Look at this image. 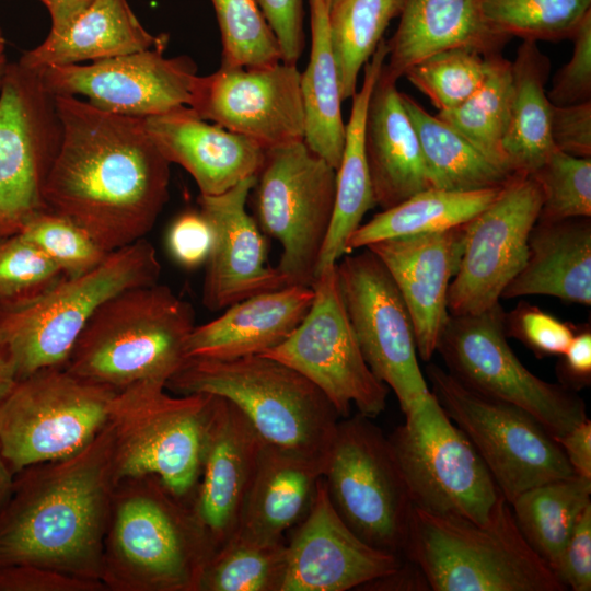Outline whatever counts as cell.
I'll return each mask as SVG.
<instances>
[{
  "label": "cell",
  "instance_id": "obj_36",
  "mask_svg": "<svg viewBox=\"0 0 591 591\" xmlns=\"http://www.w3.org/2000/svg\"><path fill=\"white\" fill-rule=\"evenodd\" d=\"M501 187L474 192L432 188L418 192L360 224L347 240V254L379 241L440 232L464 224L490 205Z\"/></svg>",
  "mask_w": 591,
  "mask_h": 591
},
{
  "label": "cell",
  "instance_id": "obj_48",
  "mask_svg": "<svg viewBox=\"0 0 591 591\" xmlns=\"http://www.w3.org/2000/svg\"><path fill=\"white\" fill-rule=\"evenodd\" d=\"M571 40V58L555 73L547 91L549 102L556 106L591 101V13L583 19Z\"/></svg>",
  "mask_w": 591,
  "mask_h": 591
},
{
  "label": "cell",
  "instance_id": "obj_1",
  "mask_svg": "<svg viewBox=\"0 0 591 591\" xmlns=\"http://www.w3.org/2000/svg\"><path fill=\"white\" fill-rule=\"evenodd\" d=\"M61 138L47 175V208L83 228L106 252L143 239L169 199L170 162L144 119L54 95Z\"/></svg>",
  "mask_w": 591,
  "mask_h": 591
},
{
  "label": "cell",
  "instance_id": "obj_60",
  "mask_svg": "<svg viewBox=\"0 0 591 591\" xmlns=\"http://www.w3.org/2000/svg\"><path fill=\"white\" fill-rule=\"evenodd\" d=\"M5 48H7L5 38H4L3 33H2V31L0 28V89H1V85H2V80H3L4 73H5L7 67H8Z\"/></svg>",
  "mask_w": 591,
  "mask_h": 591
},
{
  "label": "cell",
  "instance_id": "obj_22",
  "mask_svg": "<svg viewBox=\"0 0 591 591\" xmlns=\"http://www.w3.org/2000/svg\"><path fill=\"white\" fill-rule=\"evenodd\" d=\"M282 591H346L396 570L404 558L361 541L333 508L323 477L287 543Z\"/></svg>",
  "mask_w": 591,
  "mask_h": 591
},
{
  "label": "cell",
  "instance_id": "obj_56",
  "mask_svg": "<svg viewBox=\"0 0 591 591\" xmlns=\"http://www.w3.org/2000/svg\"><path fill=\"white\" fill-rule=\"evenodd\" d=\"M359 590L372 591H429L430 584L418 565L405 559L394 571L371 580Z\"/></svg>",
  "mask_w": 591,
  "mask_h": 591
},
{
  "label": "cell",
  "instance_id": "obj_62",
  "mask_svg": "<svg viewBox=\"0 0 591 591\" xmlns=\"http://www.w3.org/2000/svg\"><path fill=\"white\" fill-rule=\"evenodd\" d=\"M38 1H40V2H42V0H38Z\"/></svg>",
  "mask_w": 591,
  "mask_h": 591
},
{
  "label": "cell",
  "instance_id": "obj_58",
  "mask_svg": "<svg viewBox=\"0 0 591 591\" xmlns=\"http://www.w3.org/2000/svg\"><path fill=\"white\" fill-rule=\"evenodd\" d=\"M16 382L14 369L9 359L0 351V404Z\"/></svg>",
  "mask_w": 591,
  "mask_h": 591
},
{
  "label": "cell",
  "instance_id": "obj_32",
  "mask_svg": "<svg viewBox=\"0 0 591 591\" xmlns=\"http://www.w3.org/2000/svg\"><path fill=\"white\" fill-rule=\"evenodd\" d=\"M387 53L386 40L383 39L364 65L361 86L351 97L344 148L336 169L334 213L317 273L347 254V240L361 224L364 215L375 206L366 154L364 125L369 100Z\"/></svg>",
  "mask_w": 591,
  "mask_h": 591
},
{
  "label": "cell",
  "instance_id": "obj_47",
  "mask_svg": "<svg viewBox=\"0 0 591 591\" xmlns=\"http://www.w3.org/2000/svg\"><path fill=\"white\" fill-rule=\"evenodd\" d=\"M577 326L529 302L521 301L505 312V333L521 341L537 357L560 356L570 344Z\"/></svg>",
  "mask_w": 591,
  "mask_h": 591
},
{
  "label": "cell",
  "instance_id": "obj_5",
  "mask_svg": "<svg viewBox=\"0 0 591 591\" xmlns=\"http://www.w3.org/2000/svg\"><path fill=\"white\" fill-rule=\"evenodd\" d=\"M194 327L192 304L169 286L130 288L95 311L66 368L116 392L144 380L166 383L186 360Z\"/></svg>",
  "mask_w": 591,
  "mask_h": 591
},
{
  "label": "cell",
  "instance_id": "obj_35",
  "mask_svg": "<svg viewBox=\"0 0 591 591\" xmlns=\"http://www.w3.org/2000/svg\"><path fill=\"white\" fill-rule=\"evenodd\" d=\"M401 96L419 139L427 188L449 192L498 188L512 176L415 99L403 92Z\"/></svg>",
  "mask_w": 591,
  "mask_h": 591
},
{
  "label": "cell",
  "instance_id": "obj_17",
  "mask_svg": "<svg viewBox=\"0 0 591 591\" xmlns=\"http://www.w3.org/2000/svg\"><path fill=\"white\" fill-rule=\"evenodd\" d=\"M337 276L363 358L406 415L430 394L406 304L385 266L367 247L344 255Z\"/></svg>",
  "mask_w": 591,
  "mask_h": 591
},
{
  "label": "cell",
  "instance_id": "obj_45",
  "mask_svg": "<svg viewBox=\"0 0 591 591\" xmlns=\"http://www.w3.org/2000/svg\"><path fill=\"white\" fill-rule=\"evenodd\" d=\"M20 233L55 263L66 277L94 269L111 253L74 221L49 209L31 218Z\"/></svg>",
  "mask_w": 591,
  "mask_h": 591
},
{
  "label": "cell",
  "instance_id": "obj_9",
  "mask_svg": "<svg viewBox=\"0 0 591 591\" xmlns=\"http://www.w3.org/2000/svg\"><path fill=\"white\" fill-rule=\"evenodd\" d=\"M116 393L66 367L16 380L0 404V451L11 472L82 451L109 422Z\"/></svg>",
  "mask_w": 591,
  "mask_h": 591
},
{
  "label": "cell",
  "instance_id": "obj_16",
  "mask_svg": "<svg viewBox=\"0 0 591 591\" xmlns=\"http://www.w3.org/2000/svg\"><path fill=\"white\" fill-rule=\"evenodd\" d=\"M61 126L38 71L8 63L0 89V236L47 210L44 188Z\"/></svg>",
  "mask_w": 591,
  "mask_h": 591
},
{
  "label": "cell",
  "instance_id": "obj_37",
  "mask_svg": "<svg viewBox=\"0 0 591 591\" xmlns=\"http://www.w3.org/2000/svg\"><path fill=\"white\" fill-rule=\"evenodd\" d=\"M590 496L591 479L573 474L534 486L510 502L522 536L548 567L591 506Z\"/></svg>",
  "mask_w": 591,
  "mask_h": 591
},
{
  "label": "cell",
  "instance_id": "obj_61",
  "mask_svg": "<svg viewBox=\"0 0 591 591\" xmlns=\"http://www.w3.org/2000/svg\"><path fill=\"white\" fill-rule=\"evenodd\" d=\"M340 1H343V0H325V2H326L327 5H328V9H331L332 7L336 5V4L339 3Z\"/></svg>",
  "mask_w": 591,
  "mask_h": 591
},
{
  "label": "cell",
  "instance_id": "obj_27",
  "mask_svg": "<svg viewBox=\"0 0 591 591\" xmlns=\"http://www.w3.org/2000/svg\"><path fill=\"white\" fill-rule=\"evenodd\" d=\"M509 39L486 20L482 0H405L397 28L386 40L383 70L397 81L438 51L466 47L489 56L499 54Z\"/></svg>",
  "mask_w": 591,
  "mask_h": 591
},
{
  "label": "cell",
  "instance_id": "obj_30",
  "mask_svg": "<svg viewBox=\"0 0 591 591\" xmlns=\"http://www.w3.org/2000/svg\"><path fill=\"white\" fill-rule=\"evenodd\" d=\"M167 43V36L149 33L127 0H94L59 32L25 51L23 66L40 71L86 60H102Z\"/></svg>",
  "mask_w": 591,
  "mask_h": 591
},
{
  "label": "cell",
  "instance_id": "obj_12",
  "mask_svg": "<svg viewBox=\"0 0 591 591\" xmlns=\"http://www.w3.org/2000/svg\"><path fill=\"white\" fill-rule=\"evenodd\" d=\"M250 193L254 218L282 247L288 285L312 287L333 219L336 170L304 141L265 150Z\"/></svg>",
  "mask_w": 591,
  "mask_h": 591
},
{
  "label": "cell",
  "instance_id": "obj_28",
  "mask_svg": "<svg viewBox=\"0 0 591 591\" xmlns=\"http://www.w3.org/2000/svg\"><path fill=\"white\" fill-rule=\"evenodd\" d=\"M396 82L382 67L369 100L364 125L373 198L382 210L427 189L419 139Z\"/></svg>",
  "mask_w": 591,
  "mask_h": 591
},
{
  "label": "cell",
  "instance_id": "obj_23",
  "mask_svg": "<svg viewBox=\"0 0 591 591\" xmlns=\"http://www.w3.org/2000/svg\"><path fill=\"white\" fill-rule=\"evenodd\" d=\"M263 445L242 412L215 395L200 476L190 502L212 554L239 530Z\"/></svg>",
  "mask_w": 591,
  "mask_h": 591
},
{
  "label": "cell",
  "instance_id": "obj_7",
  "mask_svg": "<svg viewBox=\"0 0 591 591\" xmlns=\"http://www.w3.org/2000/svg\"><path fill=\"white\" fill-rule=\"evenodd\" d=\"M160 275L157 251L143 237L111 252L85 274L65 276L32 299L0 303V351L16 380L40 369L66 367L83 328L106 300L155 283Z\"/></svg>",
  "mask_w": 591,
  "mask_h": 591
},
{
  "label": "cell",
  "instance_id": "obj_39",
  "mask_svg": "<svg viewBox=\"0 0 591 591\" xmlns=\"http://www.w3.org/2000/svg\"><path fill=\"white\" fill-rule=\"evenodd\" d=\"M405 0H343L328 9L331 44L343 101L357 92L361 69L371 59Z\"/></svg>",
  "mask_w": 591,
  "mask_h": 591
},
{
  "label": "cell",
  "instance_id": "obj_59",
  "mask_svg": "<svg viewBox=\"0 0 591 591\" xmlns=\"http://www.w3.org/2000/svg\"><path fill=\"white\" fill-rule=\"evenodd\" d=\"M13 478L14 474L9 468L0 451V511L10 497Z\"/></svg>",
  "mask_w": 591,
  "mask_h": 591
},
{
  "label": "cell",
  "instance_id": "obj_15",
  "mask_svg": "<svg viewBox=\"0 0 591 591\" xmlns=\"http://www.w3.org/2000/svg\"><path fill=\"white\" fill-rule=\"evenodd\" d=\"M312 304L280 345L260 354L281 361L314 383L340 418H374L386 407L389 387L366 362L341 297L337 263L321 268L312 283Z\"/></svg>",
  "mask_w": 591,
  "mask_h": 591
},
{
  "label": "cell",
  "instance_id": "obj_2",
  "mask_svg": "<svg viewBox=\"0 0 591 591\" xmlns=\"http://www.w3.org/2000/svg\"><path fill=\"white\" fill-rule=\"evenodd\" d=\"M113 452L108 422L79 453L14 474L0 511V567L33 564L101 580L116 484Z\"/></svg>",
  "mask_w": 591,
  "mask_h": 591
},
{
  "label": "cell",
  "instance_id": "obj_44",
  "mask_svg": "<svg viewBox=\"0 0 591 591\" xmlns=\"http://www.w3.org/2000/svg\"><path fill=\"white\" fill-rule=\"evenodd\" d=\"M542 194L541 221L591 217V158L557 149L531 174Z\"/></svg>",
  "mask_w": 591,
  "mask_h": 591
},
{
  "label": "cell",
  "instance_id": "obj_11",
  "mask_svg": "<svg viewBox=\"0 0 591 591\" xmlns=\"http://www.w3.org/2000/svg\"><path fill=\"white\" fill-rule=\"evenodd\" d=\"M414 508L486 523L501 496L465 433L430 391L387 437Z\"/></svg>",
  "mask_w": 591,
  "mask_h": 591
},
{
  "label": "cell",
  "instance_id": "obj_34",
  "mask_svg": "<svg viewBox=\"0 0 591 591\" xmlns=\"http://www.w3.org/2000/svg\"><path fill=\"white\" fill-rule=\"evenodd\" d=\"M311 48L300 76V93L306 146L335 170L339 165L346 124L341 113V90L328 27L325 0H308Z\"/></svg>",
  "mask_w": 591,
  "mask_h": 591
},
{
  "label": "cell",
  "instance_id": "obj_41",
  "mask_svg": "<svg viewBox=\"0 0 591 591\" xmlns=\"http://www.w3.org/2000/svg\"><path fill=\"white\" fill-rule=\"evenodd\" d=\"M482 10L509 38L558 42L572 38L591 13V0H482Z\"/></svg>",
  "mask_w": 591,
  "mask_h": 591
},
{
  "label": "cell",
  "instance_id": "obj_43",
  "mask_svg": "<svg viewBox=\"0 0 591 591\" xmlns=\"http://www.w3.org/2000/svg\"><path fill=\"white\" fill-rule=\"evenodd\" d=\"M222 43V66L265 67L281 61L278 42L256 0H210Z\"/></svg>",
  "mask_w": 591,
  "mask_h": 591
},
{
  "label": "cell",
  "instance_id": "obj_8",
  "mask_svg": "<svg viewBox=\"0 0 591 591\" xmlns=\"http://www.w3.org/2000/svg\"><path fill=\"white\" fill-rule=\"evenodd\" d=\"M215 395H171L165 383L137 382L111 405L116 482L154 475L190 506L201 471Z\"/></svg>",
  "mask_w": 591,
  "mask_h": 591
},
{
  "label": "cell",
  "instance_id": "obj_25",
  "mask_svg": "<svg viewBox=\"0 0 591 591\" xmlns=\"http://www.w3.org/2000/svg\"><path fill=\"white\" fill-rule=\"evenodd\" d=\"M143 119L163 157L184 167L201 195L222 194L257 175L263 164L265 149L259 144L209 124L188 106Z\"/></svg>",
  "mask_w": 591,
  "mask_h": 591
},
{
  "label": "cell",
  "instance_id": "obj_38",
  "mask_svg": "<svg viewBox=\"0 0 591 591\" xmlns=\"http://www.w3.org/2000/svg\"><path fill=\"white\" fill-rule=\"evenodd\" d=\"M512 100V65L502 55H489L487 76L482 85L459 106L438 112L491 163L509 175L502 141Z\"/></svg>",
  "mask_w": 591,
  "mask_h": 591
},
{
  "label": "cell",
  "instance_id": "obj_10",
  "mask_svg": "<svg viewBox=\"0 0 591 591\" xmlns=\"http://www.w3.org/2000/svg\"><path fill=\"white\" fill-rule=\"evenodd\" d=\"M323 479L333 508L361 541L404 558L414 505L389 439L371 418L339 419Z\"/></svg>",
  "mask_w": 591,
  "mask_h": 591
},
{
  "label": "cell",
  "instance_id": "obj_18",
  "mask_svg": "<svg viewBox=\"0 0 591 591\" xmlns=\"http://www.w3.org/2000/svg\"><path fill=\"white\" fill-rule=\"evenodd\" d=\"M541 206L534 177L513 174L494 201L467 222L463 254L448 291L451 315L478 314L499 303L526 260Z\"/></svg>",
  "mask_w": 591,
  "mask_h": 591
},
{
  "label": "cell",
  "instance_id": "obj_24",
  "mask_svg": "<svg viewBox=\"0 0 591 591\" xmlns=\"http://www.w3.org/2000/svg\"><path fill=\"white\" fill-rule=\"evenodd\" d=\"M467 222L367 246L385 266L409 312L417 354L430 361L450 315L448 291L463 254Z\"/></svg>",
  "mask_w": 591,
  "mask_h": 591
},
{
  "label": "cell",
  "instance_id": "obj_42",
  "mask_svg": "<svg viewBox=\"0 0 591 591\" xmlns=\"http://www.w3.org/2000/svg\"><path fill=\"white\" fill-rule=\"evenodd\" d=\"M488 67L489 56L454 47L418 61L404 77L442 112L466 101L484 82Z\"/></svg>",
  "mask_w": 591,
  "mask_h": 591
},
{
  "label": "cell",
  "instance_id": "obj_26",
  "mask_svg": "<svg viewBox=\"0 0 591 591\" xmlns=\"http://www.w3.org/2000/svg\"><path fill=\"white\" fill-rule=\"evenodd\" d=\"M313 297L312 287L290 285L236 302L217 318L195 325L185 345L186 358L260 355L290 336L306 315Z\"/></svg>",
  "mask_w": 591,
  "mask_h": 591
},
{
  "label": "cell",
  "instance_id": "obj_57",
  "mask_svg": "<svg viewBox=\"0 0 591 591\" xmlns=\"http://www.w3.org/2000/svg\"><path fill=\"white\" fill-rule=\"evenodd\" d=\"M94 0H42L47 8L50 19V32H59L67 26L80 12Z\"/></svg>",
  "mask_w": 591,
  "mask_h": 591
},
{
  "label": "cell",
  "instance_id": "obj_13",
  "mask_svg": "<svg viewBox=\"0 0 591 591\" xmlns=\"http://www.w3.org/2000/svg\"><path fill=\"white\" fill-rule=\"evenodd\" d=\"M507 338L505 311L498 303L478 314H450L436 352L461 384L526 410L554 438L587 419L586 404L578 393L532 373Z\"/></svg>",
  "mask_w": 591,
  "mask_h": 591
},
{
  "label": "cell",
  "instance_id": "obj_46",
  "mask_svg": "<svg viewBox=\"0 0 591 591\" xmlns=\"http://www.w3.org/2000/svg\"><path fill=\"white\" fill-rule=\"evenodd\" d=\"M65 275L20 232L0 236V303L32 299Z\"/></svg>",
  "mask_w": 591,
  "mask_h": 591
},
{
  "label": "cell",
  "instance_id": "obj_49",
  "mask_svg": "<svg viewBox=\"0 0 591 591\" xmlns=\"http://www.w3.org/2000/svg\"><path fill=\"white\" fill-rule=\"evenodd\" d=\"M215 232L207 217L198 210H187L177 216L166 235L172 258L185 269L206 264L211 253Z\"/></svg>",
  "mask_w": 591,
  "mask_h": 591
},
{
  "label": "cell",
  "instance_id": "obj_53",
  "mask_svg": "<svg viewBox=\"0 0 591 591\" xmlns=\"http://www.w3.org/2000/svg\"><path fill=\"white\" fill-rule=\"evenodd\" d=\"M551 139L555 149L578 158H591V101L552 104Z\"/></svg>",
  "mask_w": 591,
  "mask_h": 591
},
{
  "label": "cell",
  "instance_id": "obj_19",
  "mask_svg": "<svg viewBox=\"0 0 591 591\" xmlns=\"http://www.w3.org/2000/svg\"><path fill=\"white\" fill-rule=\"evenodd\" d=\"M167 43L92 61L38 71L53 95L86 97L94 107L146 118L189 107L197 66L187 56L166 58Z\"/></svg>",
  "mask_w": 591,
  "mask_h": 591
},
{
  "label": "cell",
  "instance_id": "obj_31",
  "mask_svg": "<svg viewBox=\"0 0 591 591\" xmlns=\"http://www.w3.org/2000/svg\"><path fill=\"white\" fill-rule=\"evenodd\" d=\"M325 463L263 445L237 531L278 541L309 514Z\"/></svg>",
  "mask_w": 591,
  "mask_h": 591
},
{
  "label": "cell",
  "instance_id": "obj_33",
  "mask_svg": "<svg viewBox=\"0 0 591 591\" xmlns=\"http://www.w3.org/2000/svg\"><path fill=\"white\" fill-rule=\"evenodd\" d=\"M511 65L512 100L502 150L512 174L531 175L555 150L545 90L551 62L536 42L522 40Z\"/></svg>",
  "mask_w": 591,
  "mask_h": 591
},
{
  "label": "cell",
  "instance_id": "obj_40",
  "mask_svg": "<svg viewBox=\"0 0 591 591\" xmlns=\"http://www.w3.org/2000/svg\"><path fill=\"white\" fill-rule=\"evenodd\" d=\"M286 572L285 540L236 531L206 564L198 591H282Z\"/></svg>",
  "mask_w": 591,
  "mask_h": 591
},
{
  "label": "cell",
  "instance_id": "obj_14",
  "mask_svg": "<svg viewBox=\"0 0 591 591\" xmlns=\"http://www.w3.org/2000/svg\"><path fill=\"white\" fill-rule=\"evenodd\" d=\"M425 371L431 393L509 502L534 486L575 474L558 442L530 413L467 389L434 363Z\"/></svg>",
  "mask_w": 591,
  "mask_h": 591
},
{
  "label": "cell",
  "instance_id": "obj_4",
  "mask_svg": "<svg viewBox=\"0 0 591 591\" xmlns=\"http://www.w3.org/2000/svg\"><path fill=\"white\" fill-rule=\"evenodd\" d=\"M165 389L223 397L242 412L265 445L324 463L340 419L314 383L262 355L186 358Z\"/></svg>",
  "mask_w": 591,
  "mask_h": 591
},
{
  "label": "cell",
  "instance_id": "obj_50",
  "mask_svg": "<svg viewBox=\"0 0 591 591\" xmlns=\"http://www.w3.org/2000/svg\"><path fill=\"white\" fill-rule=\"evenodd\" d=\"M0 591H107L101 580L53 568L18 564L0 567Z\"/></svg>",
  "mask_w": 591,
  "mask_h": 591
},
{
  "label": "cell",
  "instance_id": "obj_52",
  "mask_svg": "<svg viewBox=\"0 0 591 591\" xmlns=\"http://www.w3.org/2000/svg\"><path fill=\"white\" fill-rule=\"evenodd\" d=\"M278 42L281 61L298 63L305 47L303 0H256Z\"/></svg>",
  "mask_w": 591,
  "mask_h": 591
},
{
  "label": "cell",
  "instance_id": "obj_21",
  "mask_svg": "<svg viewBox=\"0 0 591 591\" xmlns=\"http://www.w3.org/2000/svg\"><path fill=\"white\" fill-rule=\"evenodd\" d=\"M255 182L256 175L222 194H199L197 199L215 232L202 283V304L211 311L289 286L277 266L268 264L264 233L246 209Z\"/></svg>",
  "mask_w": 591,
  "mask_h": 591
},
{
  "label": "cell",
  "instance_id": "obj_20",
  "mask_svg": "<svg viewBox=\"0 0 591 591\" xmlns=\"http://www.w3.org/2000/svg\"><path fill=\"white\" fill-rule=\"evenodd\" d=\"M296 65L222 66L196 76L189 107L202 119L244 136L263 149L303 141L304 118Z\"/></svg>",
  "mask_w": 591,
  "mask_h": 591
},
{
  "label": "cell",
  "instance_id": "obj_6",
  "mask_svg": "<svg viewBox=\"0 0 591 591\" xmlns=\"http://www.w3.org/2000/svg\"><path fill=\"white\" fill-rule=\"evenodd\" d=\"M404 558L433 591H565L522 536L502 496L486 523L414 508Z\"/></svg>",
  "mask_w": 591,
  "mask_h": 591
},
{
  "label": "cell",
  "instance_id": "obj_55",
  "mask_svg": "<svg viewBox=\"0 0 591 591\" xmlns=\"http://www.w3.org/2000/svg\"><path fill=\"white\" fill-rule=\"evenodd\" d=\"M555 440L563 449L573 473L591 479V420L584 419Z\"/></svg>",
  "mask_w": 591,
  "mask_h": 591
},
{
  "label": "cell",
  "instance_id": "obj_51",
  "mask_svg": "<svg viewBox=\"0 0 591 591\" xmlns=\"http://www.w3.org/2000/svg\"><path fill=\"white\" fill-rule=\"evenodd\" d=\"M549 568L566 589L591 590V506L583 511Z\"/></svg>",
  "mask_w": 591,
  "mask_h": 591
},
{
  "label": "cell",
  "instance_id": "obj_54",
  "mask_svg": "<svg viewBox=\"0 0 591 591\" xmlns=\"http://www.w3.org/2000/svg\"><path fill=\"white\" fill-rule=\"evenodd\" d=\"M559 383L575 392L591 384V327L590 324L577 326L576 333L560 355L557 363Z\"/></svg>",
  "mask_w": 591,
  "mask_h": 591
},
{
  "label": "cell",
  "instance_id": "obj_3",
  "mask_svg": "<svg viewBox=\"0 0 591 591\" xmlns=\"http://www.w3.org/2000/svg\"><path fill=\"white\" fill-rule=\"evenodd\" d=\"M211 555L190 506L157 476L116 482L101 568L107 591H198Z\"/></svg>",
  "mask_w": 591,
  "mask_h": 591
},
{
  "label": "cell",
  "instance_id": "obj_29",
  "mask_svg": "<svg viewBox=\"0 0 591 591\" xmlns=\"http://www.w3.org/2000/svg\"><path fill=\"white\" fill-rule=\"evenodd\" d=\"M524 296L591 304V217L536 221L526 260L501 298Z\"/></svg>",
  "mask_w": 591,
  "mask_h": 591
}]
</instances>
